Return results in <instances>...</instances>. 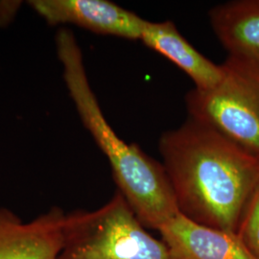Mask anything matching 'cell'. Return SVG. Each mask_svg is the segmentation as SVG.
<instances>
[{
	"instance_id": "1",
	"label": "cell",
	"mask_w": 259,
	"mask_h": 259,
	"mask_svg": "<svg viewBox=\"0 0 259 259\" xmlns=\"http://www.w3.org/2000/svg\"><path fill=\"white\" fill-rule=\"evenodd\" d=\"M158 151L179 212L205 227L237 233L259 185V157L189 117L161 135Z\"/></svg>"
},
{
	"instance_id": "2",
	"label": "cell",
	"mask_w": 259,
	"mask_h": 259,
	"mask_svg": "<svg viewBox=\"0 0 259 259\" xmlns=\"http://www.w3.org/2000/svg\"><path fill=\"white\" fill-rule=\"evenodd\" d=\"M56 47L69 96L84 128L108 158L117 190L146 229L158 231L179 213L164 168L137 144L121 139L111 128L89 82L73 32L60 29Z\"/></svg>"
},
{
	"instance_id": "3",
	"label": "cell",
	"mask_w": 259,
	"mask_h": 259,
	"mask_svg": "<svg viewBox=\"0 0 259 259\" xmlns=\"http://www.w3.org/2000/svg\"><path fill=\"white\" fill-rule=\"evenodd\" d=\"M57 259H171L165 244L153 237L118 190L96 210L65 214Z\"/></svg>"
},
{
	"instance_id": "4",
	"label": "cell",
	"mask_w": 259,
	"mask_h": 259,
	"mask_svg": "<svg viewBox=\"0 0 259 259\" xmlns=\"http://www.w3.org/2000/svg\"><path fill=\"white\" fill-rule=\"evenodd\" d=\"M221 65L219 83L186 94L189 118L259 157V62L229 55Z\"/></svg>"
},
{
	"instance_id": "5",
	"label": "cell",
	"mask_w": 259,
	"mask_h": 259,
	"mask_svg": "<svg viewBox=\"0 0 259 259\" xmlns=\"http://www.w3.org/2000/svg\"><path fill=\"white\" fill-rule=\"evenodd\" d=\"M49 25L72 24L104 36L139 40L145 19L108 0H31Z\"/></svg>"
},
{
	"instance_id": "6",
	"label": "cell",
	"mask_w": 259,
	"mask_h": 259,
	"mask_svg": "<svg viewBox=\"0 0 259 259\" xmlns=\"http://www.w3.org/2000/svg\"><path fill=\"white\" fill-rule=\"evenodd\" d=\"M66 213L58 206L24 222L0 207V259H57Z\"/></svg>"
},
{
	"instance_id": "7",
	"label": "cell",
	"mask_w": 259,
	"mask_h": 259,
	"mask_svg": "<svg viewBox=\"0 0 259 259\" xmlns=\"http://www.w3.org/2000/svg\"><path fill=\"white\" fill-rule=\"evenodd\" d=\"M157 232L171 259H255L236 233L200 225L182 213Z\"/></svg>"
},
{
	"instance_id": "8",
	"label": "cell",
	"mask_w": 259,
	"mask_h": 259,
	"mask_svg": "<svg viewBox=\"0 0 259 259\" xmlns=\"http://www.w3.org/2000/svg\"><path fill=\"white\" fill-rule=\"evenodd\" d=\"M139 40L180 67L191 78L196 89H210L222 78V65L202 55L170 20L152 22L145 19Z\"/></svg>"
},
{
	"instance_id": "9",
	"label": "cell",
	"mask_w": 259,
	"mask_h": 259,
	"mask_svg": "<svg viewBox=\"0 0 259 259\" xmlns=\"http://www.w3.org/2000/svg\"><path fill=\"white\" fill-rule=\"evenodd\" d=\"M215 36L229 55L259 62V0H234L208 13Z\"/></svg>"
},
{
	"instance_id": "10",
	"label": "cell",
	"mask_w": 259,
	"mask_h": 259,
	"mask_svg": "<svg viewBox=\"0 0 259 259\" xmlns=\"http://www.w3.org/2000/svg\"><path fill=\"white\" fill-rule=\"evenodd\" d=\"M236 234L250 254L259 259V185L243 212Z\"/></svg>"
}]
</instances>
